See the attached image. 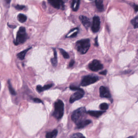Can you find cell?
<instances>
[{
	"label": "cell",
	"instance_id": "6da1fadb",
	"mask_svg": "<svg viewBox=\"0 0 138 138\" xmlns=\"http://www.w3.org/2000/svg\"><path fill=\"white\" fill-rule=\"evenodd\" d=\"M90 47V39H88L79 40L76 42L75 47L78 52L82 54L87 53Z\"/></svg>",
	"mask_w": 138,
	"mask_h": 138
},
{
	"label": "cell",
	"instance_id": "7a4b0ae2",
	"mask_svg": "<svg viewBox=\"0 0 138 138\" xmlns=\"http://www.w3.org/2000/svg\"><path fill=\"white\" fill-rule=\"evenodd\" d=\"M64 112V104L63 101L58 100L54 104V111L52 116L57 120H60L63 117Z\"/></svg>",
	"mask_w": 138,
	"mask_h": 138
},
{
	"label": "cell",
	"instance_id": "3957f363",
	"mask_svg": "<svg viewBox=\"0 0 138 138\" xmlns=\"http://www.w3.org/2000/svg\"><path fill=\"white\" fill-rule=\"evenodd\" d=\"M27 35L25 27L21 26L19 29L17 34L16 40L14 42L16 46L23 43L27 39Z\"/></svg>",
	"mask_w": 138,
	"mask_h": 138
},
{
	"label": "cell",
	"instance_id": "277c9868",
	"mask_svg": "<svg viewBox=\"0 0 138 138\" xmlns=\"http://www.w3.org/2000/svg\"><path fill=\"white\" fill-rule=\"evenodd\" d=\"M85 113L86 109L85 107H82L78 108L73 111L72 114L71 116V120L77 124L81 120Z\"/></svg>",
	"mask_w": 138,
	"mask_h": 138
},
{
	"label": "cell",
	"instance_id": "5b68a950",
	"mask_svg": "<svg viewBox=\"0 0 138 138\" xmlns=\"http://www.w3.org/2000/svg\"><path fill=\"white\" fill-rule=\"evenodd\" d=\"M99 78L97 76L92 75H88L84 76L82 79L81 85L86 86L92 84L97 82Z\"/></svg>",
	"mask_w": 138,
	"mask_h": 138
},
{
	"label": "cell",
	"instance_id": "8992f818",
	"mask_svg": "<svg viewBox=\"0 0 138 138\" xmlns=\"http://www.w3.org/2000/svg\"><path fill=\"white\" fill-rule=\"evenodd\" d=\"M89 68L90 70L94 72H97L102 69L103 66L99 60H94L89 64Z\"/></svg>",
	"mask_w": 138,
	"mask_h": 138
},
{
	"label": "cell",
	"instance_id": "52a82bcc",
	"mask_svg": "<svg viewBox=\"0 0 138 138\" xmlns=\"http://www.w3.org/2000/svg\"><path fill=\"white\" fill-rule=\"evenodd\" d=\"M85 95V92L82 89L77 90L76 92L72 95L70 98L69 102L70 103H73L77 100H79L83 97Z\"/></svg>",
	"mask_w": 138,
	"mask_h": 138
},
{
	"label": "cell",
	"instance_id": "ba28073f",
	"mask_svg": "<svg viewBox=\"0 0 138 138\" xmlns=\"http://www.w3.org/2000/svg\"><path fill=\"white\" fill-rule=\"evenodd\" d=\"M100 19L98 16H95L93 19L92 31L94 33H97L100 28Z\"/></svg>",
	"mask_w": 138,
	"mask_h": 138
},
{
	"label": "cell",
	"instance_id": "9c48e42d",
	"mask_svg": "<svg viewBox=\"0 0 138 138\" xmlns=\"http://www.w3.org/2000/svg\"><path fill=\"white\" fill-rule=\"evenodd\" d=\"M49 3L54 8L57 9H64V2L62 0H48Z\"/></svg>",
	"mask_w": 138,
	"mask_h": 138
},
{
	"label": "cell",
	"instance_id": "30bf717a",
	"mask_svg": "<svg viewBox=\"0 0 138 138\" xmlns=\"http://www.w3.org/2000/svg\"><path fill=\"white\" fill-rule=\"evenodd\" d=\"M100 96L101 98H110L111 97L110 92L107 88L102 86L100 88Z\"/></svg>",
	"mask_w": 138,
	"mask_h": 138
},
{
	"label": "cell",
	"instance_id": "8fae6325",
	"mask_svg": "<svg viewBox=\"0 0 138 138\" xmlns=\"http://www.w3.org/2000/svg\"><path fill=\"white\" fill-rule=\"evenodd\" d=\"M92 122L90 120H81L80 121H79V122L76 124V128L77 129H81L83 128H85L88 125L90 124Z\"/></svg>",
	"mask_w": 138,
	"mask_h": 138
},
{
	"label": "cell",
	"instance_id": "7c38bea8",
	"mask_svg": "<svg viewBox=\"0 0 138 138\" xmlns=\"http://www.w3.org/2000/svg\"><path fill=\"white\" fill-rule=\"evenodd\" d=\"M79 18L83 26L85 27L86 29H88L90 26V21L89 19L86 16H79Z\"/></svg>",
	"mask_w": 138,
	"mask_h": 138
},
{
	"label": "cell",
	"instance_id": "4fadbf2b",
	"mask_svg": "<svg viewBox=\"0 0 138 138\" xmlns=\"http://www.w3.org/2000/svg\"><path fill=\"white\" fill-rule=\"evenodd\" d=\"M105 111H89L87 112V113L91 116L95 118H98L101 115L105 113Z\"/></svg>",
	"mask_w": 138,
	"mask_h": 138
},
{
	"label": "cell",
	"instance_id": "5bb4252c",
	"mask_svg": "<svg viewBox=\"0 0 138 138\" xmlns=\"http://www.w3.org/2000/svg\"><path fill=\"white\" fill-rule=\"evenodd\" d=\"M53 86V84H49L46 85H44L43 87H42L41 85H38L37 86V90L39 92H43V91H45V90L50 89Z\"/></svg>",
	"mask_w": 138,
	"mask_h": 138
},
{
	"label": "cell",
	"instance_id": "9a60e30c",
	"mask_svg": "<svg viewBox=\"0 0 138 138\" xmlns=\"http://www.w3.org/2000/svg\"><path fill=\"white\" fill-rule=\"evenodd\" d=\"M80 0H72L71 3V8L73 11L78 10L79 7Z\"/></svg>",
	"mask_w": 138,
	"mask_h": 138
},
{
	"label": "cell",
	"instance_id": "2e32d148",
	"mask_svg": "<svg viewBox=\"0 0 138 138\" xmlns=\"http://www.w3.org/2000/svg\"><path fill=\"white\" fill-rule=\"evenodd\" d=\"M95 4L97 8L99 11L102 12L104 11V5L103 0H96Z\"/></svg>",
	"mask_w": 138,
	"mask_h": 138
},
{
	"label": "cell",
	"instance_id": "e0dca14e",
	"mask_svg": "<svg viewBox=\"0 0 138 138\" xmlns=\"http://www.w3.org/2000/svg\"><path fill=\"white\" fill-rule=\"evenodd\" d=\"M79 28H74L70 30L69 33L67 34L66 37H74L77 36L78 34Z\"/></svg>",
	"mask_w": 138,
	"mask_h": 138
},
{
	"label": "cell",
	"instance_id": "ac0fdd59",
	"mask_svg": "<svg viewBox=\"0 0 138 138\" xmlns=\"http://www.w3.org/2000/svg\"><path fill=\"white\" fill-rule=\"evenodd\" d=\"M31 48L32 47H29V48H28L27 49H25V50L22 51L21 52L19 53L18 54H17V57L19 59L21 60H23L24 59L26 53H27V52H28L29 50H30Z\"/></svg>",
	"mask_w": 138,
	"mask_h": 138
},
{
	"label": "cell",
	"instance_id": "d6986e66",
	"mask_svg": "<svg viewBox=\"0 0 138 138\" xmlns=\"http://www.w3.org/2000/svg\"><path fill=\"white\" fill-rule=\"evenodd\" d=\"M54 57L51 59V62L54 67H56L57 64V54L56 49H54Z\"/></svg>",
	"mask_w": 138,
	"mask_h": 138
},
{
	"label": "cell",
	"instance_id": "ffe728a7",
	"mask_svg": "<svg viewBox=\"0 0 138 138\" xmlns=\"http://www.w3.org/2000/svg\"><path fill=\"white\" fill-rule=\"evenodd\" d=\"M58 133V131L57 130H53L51 132H48L46 134V137L47 138H54L56 137Z\"/></svg>",
	"mask_w": 138,
	"mask_h": 138
},
{
	"label": "cell",
	"instance_id": "44dd1931",
	"mask_svg": "<svg viewBox=\"0 0 138 138\" xmlns=\"http://www.w3.org/2000/svg\"><path fill=\"white\" fill-rule=\"evenodd\" d=\"M17 18H18V20L21 23L25 22L27 20L26 16H25L24 14H21V13L18 15Z\"/></svg>",
	"mask_w": 138,
	"mask_h": 138
},
{
	"label": "cell",
	"instance_id": "7402d4cb",
	"mask_svg": "<svg viewBox=\"0 0 138 138\" xmlns=\"http://www.w3.org/2000/svg\"><path fill=\"white\" fill-rule=\"evenodd\" d=\"M8 85L9 90L10 94L12 95H16V92L14 89L12 87L10 80H9L8 81Z\"/></svg>",
	"mask_w": 138,
	"mask_h": 138
},
{
	"label": "cell",
	"instance_id": "603a6c76",
	"mask_svg": "<svg viewBox=\"0 0 138 138\" xmlns=\"http://www.w3.org/2000/svg\"><path fill=\"white\" fill-rule=\"evenodd\" d=\"M131 23L135 28H138V16L132 20Z\"/></svg>",
	"mask_w": 138,
	"mask_h": 138
},
{
	"label": "cell",
	"instance_id": "cb8c5ba5",
	"mask_svg": "<svg viewBox=\"0 0 138 138\" xmlns=\"http://www.w3.org/2000/svg\"><path fill=\"white\" fill-rule=\"evenodd\" d=\"M60 51V53H61L63 57L65 59H69V54L66 52L65 50L62 49H59Z\"/></svg>",
	"mask_w": 138,
	"mask_h": 138
},
{
	"label": "cell",
	"instance_id": "d4e9b609",
	"mask_svg": "<svg viewBox=\"0 0 138 138\" xmlns=\"http://www.w3.org/2000/svg\"><path fill=\"white\" fill-rule=\"evenodd\" d=\"M70 138H82V137H85L80 133H76L72 134L70 136Z\"/></svg>",
	"mask_w": 138,
	"mask_h": 138
},
{
	"label": "cell",
	"instance_id": "484cf974",
	"mask_svg": "<svg viewBox=\"0 0 138 138\" xmlns=\"http://www.w3.org/2000/svg\"><path fill=\"white\" fill-rule=\"evenodd\" d=\"M108 105L107 103H103L100 105V108L102 110H106L108 108Z\"/></svg>",
	"mask_w": 138,
	"mask_h": 138
},
{
	"label": "cell",
	"instance_id": "4316f807",
	"mask_svg": "<svg viewBox=\"0 0 138 138\" xmlns=\"http://www.w3.org/2000/svg\"><path fill=\"white\" fill-rule=\"evenodd\" d=\"M69 88L70 90H72V91H77V90L82 89L78 87H77V86H75V85H72L70 86Z\"/></svg>",
	"mask_w": 138,
	"mask_h": 138
},
{
	"label": "cell",
	"instance_id": "83f0119b",
	"mask_svg": "<svg viewBox=\"0 0 138 138\" xmlns=\"http://www.w3.org/2000/svg\"><path fill=\"white\" fill-rule=\"evenodd\" d=\"M25 8V6L24 5H17L15 6V8L16 9L18 10H23L24 8Z\"/></svg>",
	"mask_w": 138,
	"mask_h": 138
},
{
	"label": "cell",
	"instance_id": "f1b7e54d",
	"mask_svg": "<svg viewBox=\"0 0 138 138\" xmlns=\"http://www.w3.org/2000/svg\"><path fill=\"white\" fill-rule=\"evenodd\" d=\"M33 101L36 103H43V101L41 99L38 98H34L33 99Z\"/></svg>",
	"mask_w": 138,
	"mask_h": 138
},
{
	"label": "cell",
	"instance_id": "f546056e",
	"mask_svg": "<svg viewBox=\"0 0 138 138\" xmlns=\"http://www.w3.org/2000/svg\"><path fill=\"white\" fill-rule=\"evenodd\" d=\"M75 63V62L74 60H72L70 61V62L69 64V67H71L74 65Z\"/></svg>",
	"mask_w": 138,
	"mask_h": 138
},
{
	"label": "cell",
	"instance_id": "4dcf8cb0",
	"mask_svg": "<svg viewBox=\"0 0 138 138\" xmlns=\"http://www.w3.org/2000/svg\"><path fill=\"white\" fill-rule=\"evenodd\" d=\"M107 73V70H105L104 71H103L100 72H99V74L100 75H106Z\"/></svg>",
	"mask_w": 138,
	"mask_h": 138
},
{
	"label": "cell",
	"instance_id": "1f68e13d",
	"mask_svg": "<svg viewBox=\"0 0 138 138\" xmlns=\"http://www.w3.org/2000/svg\"><path fill=\"white\" fill-rule=\"evenodd\" d=\"M133 8H134V10L136 12L138 11V5H135L134 4L133 5Z\"/></svg>",
	"mask_w": 138,
	"mask_h": 138
},
{
	"label": "cell",
	"instance_id": "d6a6232c",
	"mask_svg": "<svg viewBox=\"0 0 138 138\" xmlns=\"http://www.w3.org/2000/svg\"><path fill=\"white\" fill-rule=\"evenodd\" d=\"M97 38L98 37H97L95 39V45L96 46H98V43Z\"/></svg>",
	"mask_w": 138,
	"mask_h": 138
},
{
	"label": "cell",
	"instance_id": "836d02e7",
	"mask_svg": "<svg viewBox=\"0 0 138 138\" xmlns=\"http://www.w3.org/2000/svg\"><path fill=\"white\" fill-rule=\"evenodd\" d=\"M5 1L6 3H7V4H9L10 3L11 1V0H5Z\"/></svg>",
	"mask_w": 138,
	"mask_h": 138
},
{
	"label": "cell",
	"instance_id": "e575fe53",
	"mask_svg": "<svg viewBox=\"0 0 138 138\" xmlns=\"http://www.w3.org/2000/svg\"><path fill=\"white\" fill-rule=\"evenodd\" d=\"M8 26H9V27H10V28H16V26H11V25H8Z\"/></svg>",
	"mask_w": 138,
	"mask_h": 138
},
{
	"label": "cell",
	"instance_id": "d590c367",
	"mask_svg": "<svg viewBox=\"0 0 138 138\" xmlns=\"http://www.w3.org/2000/svg\"><path fill=\"white\" fill-rule=\"evenodd\" d=\"M65 1V2H67V1H68L69 0H64Z\"/></svg>",
	"mask_w": 138,
	"mask_h": 138
},
{
	"label": "cell",
	"instance_id": "8d00e7d4",
	"mask_svg": "<svg viewBox=\"0 0 138 138\" xmlns=\"http://www.w3.org/2000/svg\"><path fill=\"white\" fill-rule=\"evenodd\" d=\"M89 1H92V0H89Z\"/></svg>",
	"mask_w": 138,
	"mask_h": 138
},
{
	"label": "cell",
	"instance_id": "74e56055",
	"mask_svg": "<svg viewBox=\"0 0 138 138\" xmlns=\"http://www.w3.org/2000/svg\"></svg>",
	"mask_w": 138,
	"mask_h": 138
}]
</instances>
